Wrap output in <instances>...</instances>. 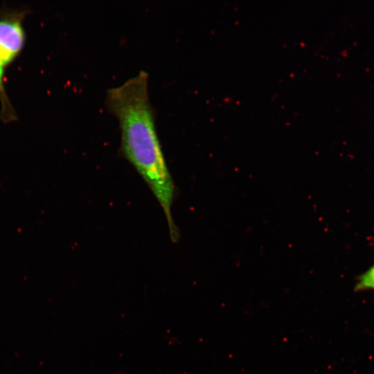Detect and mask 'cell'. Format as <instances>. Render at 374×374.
Listing matches in <instances>:
<instances>
[{
    "label": "cell",
    "mask_w": 374,
    "mask_h": 374,
    "mask_svg": "<svg viewBox=\"0 0 374 374\" xmlns=\"http://www.w3.org/2000/svg\"><path fill=\"white\" fill-rule=\"evenodd\" d=\"M105 104L118 119L123 156L134 167L162 207L173 242L179 233L171 207L175 184L157 132L155 117L148 95L145 71L107 91Z\"/></svg>",
    "instance_id": "6da1fadb"
},
{
    "label": "cell",
    "mask_w": 374,
    "mask_h": 374,
    "mask_svg": "<svg viewBox=\"0 0 374 374\" xmlns=\"http://www.w3.org/2000/svg\"><path fill=\"white\" fill-rule=\"evenodd\" d=\"M24 11L0 12V118L3 123L17 119L16 112L6 91L3 79L6 68L22 51L26 42Z\"/></svg>",
    "instance_id": "7a4b0ae2"
},
{
    "label": "cell",
    "mask_w": 374,
    "mask_h": 374,
    "mask_svg": "<svg viewBox=\"0 0 374 374\" xmlns=\"http://www.w3.org/2000/svg\"><path fill=\"white\" fill-rule=\"evenodd\" d=\"M355 290H374V265L358 277Z\"/></svg>",
    "instance_id": "3957f363"
}]
</instances>
